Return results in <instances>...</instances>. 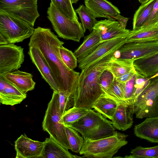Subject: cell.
Listing matches in <instances>:
<instances>
[{
    "label": "cell",
    "instance_id": "obj_1",
    "mask_svg": "<svg viewBox=\"0 0 158 158\" xmlns=\"http://www.w3.org/2000/svg\"><path fill=\"white\" fill-rule=\"evenodd\" d=\"M64 44L50 29L38 27L35 29L28 45L40 49L51 69L59 92L70 98L80 73L69 69L63 61L59 48Z\"/></svg>",
    "mask_w": 158,
    "mask_h": 158
},
{
    "label": "cell",
    "instance_id": "obj_2",
    "mask_svg": "<svg viewBox=\"0 0 158 158\" xmlns=\"http://www.w3.org/2000/svg\"><path fill=\"white\" fill-rule=\"evenodd\" d=\"M114 52L105 56L81 70L70 99L73 106L92 109L94 103L104 94L100 85V77L108 68L110 58Z\"/></svg>",
    "mask_w": 158,
    "mask_h": 158
},
{
    "label": "cell",
    "instance_id": "obj_3",
    "mask_svg": "<svg viewBox=\"0 0 158 158\" xmlns=\"http://www.w3.org/2000/svg\"><path fill=\"white\" fill-rule=\"evenodd\" d=\"M69 126L77 130L84 139L94 140L110 136L115 131L110 121L92 109H89L85 115Z\"/></svg>",
    "mask_w": 158,
    "mask_h": 158
},
{
    "label": "cell",
    "instance_id": "obj_4",
    "mask_svg": "<svg viewBox=\"0 0 158 158\" xmlns=\"http://www.w3.org/2000/svg\"><path fill=\"white\" fill-rule=\"evenodd\" d=\"M128 135L115 131L109 136L97 140L84 139L79 152L84 157L112 158L122 147L127 143Z\"/></svg>",
    "mask_w": 158,
    "mask_h": 158
},
{
    "label": "cell",
    "instance_id": "obj_5",
    "mask_svg": "<svg viewBox=\"0 0 158 158\" xmlns=\"http://www.w3.org/2000/svg\"><path fill=\"white\" fill-rule=\"evenodd\" d=\"M62 116L60 110L58 93L53 91L42 123L43 129L49 134L50 136L65 148L70 149L65 126L62 121Z\"/></svg>",
    "mask_w": 158,
    "mask_h": 158
},
{
    "label": "cell",
    "instance_id": "obj_6",
    "mask_svg": "<svg viewBox=\"0 0 158 158\" xmlns=\"http://www.w3.org/2000/svg\"><path fill=\"white\" fill-rule=\"evenodd\" d=\"M149 78L147 86L132 102L136 118L158 117V75Z\"/></svg>",
    "mask_w": 158,
    "mask_h": 158
},
{
    "label": "cell",
    "instance_id": "obj_7",
    "mask_svg": "<svg viewBox=\"0 0 158 158\" xmlns=\"http://www.w3.org/2000/svg\"><path fill=\"white\" fill-rule=\"evenodd\" d=\"M48 18L58 37L79 42L84 36L81 24L74 22L60 12L51 2L48 8Z\"/></svg>",
    "mask_w": 158,
    "mask_h": 158
},
{
    "label": "cell",
    "instance_id": "obj_8",
    "mask_svg": "<svg viewBox=\"0 0 158 158\" xmlns=\"http://www.w3.org/2000/svg\"><path fill=\"white\" fill-rule=\"evenodd\" d=\"M33 26L13 15L0 11V35L9 43L22 42L33 34Z\"/></svg>",
    "mask_w": 158,
    "mask_h": 158
},
{
    "label": "cell",
    "instance_id": "obj_9",
    "mask_svg": "<svg viewBox=\"0 0 158 158\" xmlns=\"http://www.w3.org/2000/svg\"><path fill=\"white\" fill-rule=\"evenodd\" d=\"M38 0H0V11L13 15L34 26L40 15Z\"/></svg>",
    "mask_w": 158,
    "mask_h": 158
},
{
    "label": "cell",
    "instance_id": "obj_10",
    "mask_svg": "<svg viewBox=\"0 0 158 158\" xmlns=\"http://www.w3.org/2000/svg\"><path fill=\"white\" fill-rule=\"evenodd\" d=\"M23 48L14 44L0 45V76L18 70L24 61Z\"/></svg>",
    "mask_w": 158,
    "mask_h": 158
},
{
    "label": "cell",
    "instance_id": "obj_11",
    "mask_svg": "<svg viewBox=\"0 0 158 158\" xmlns=\"http://www.w3.org/2000/svg\"><path fill=\"white\" fill-rule=\"evenodd\" d=\"M85 4L95 18H105L118 21L121 27L126 29L128 18L121 15L118 8L107 0H85Z\"/></svg>",
    "mask_w": 158,
    "mask_h": 158
},
{
    "label": "cell",
    "instance_id": "obj_12",
    "mask_svg": "<svg viewBox=\"0 0 158 158\" xmlns=\"http://www.w3.org/2000/svg\"><path fill=\"white\" fill-rule=\"evenodd\" d=\"M158 52V41L126 43L116 51L118 58L134 60Z\"/></svg>",
    "mask_w": 158,
    "mask_h": 158
},
{
    "label": "cell",
    "instance_id": "obj_13",
    "mask_svg": "<svg viewBox=\"0 0 158 158\" xmlns=\"http://www.w3.org/2000/svg\"><path fill=\"white\" fill-rule=\"evenodd\" d=\"M126 38H116L102 42L91 54L78 61L79 69H85L105 56L115 52L126 43Z\"/></svg>",
    "mask_w": 158,
    "mask_h": 158
},
{
    "label": "cell",
    "instance_id": "obj_14",
    "mask_svg": "<svg viewBox=\"0 0 158 158\" xmlns=\"http://www.w3.org/2000/svg\"><path fill=\"white\" fill-rule=\"evenodd\" d=\"M15 143L16 158H41L44 142L32 139L24 133L17 139Z\"/></svg>",
    "mask_w": 158,
    "mask_h": 158
},
{
    "label": "cell",
    "instance_id": "obj_15",
    "mask_svg": "<svg viewBox=\"0 0 158 158\" xmlns=\"http://www.w3.org/2000/svg\"><path fill=\"white\" fill-rule=\"evenodd\" d=\"M28 54L43 78L51 88L53 91L59 92L57 84L51 69L40 49L34 46L29 47Z\"/></svg>",
    "mask_w": 158,
    "mask_h": 158
},
{
    "label": "cell",
    "instance_id": "obj_16",
    "mask_svg": "<svg viewBox=\"0 0 158 158\" xmlns=\"http://www.w3.org/2000/svg\"><path fill=\"white\" fill-rule=\"evenodd\" d=\"M99 34L102 42L116 38H126L131 30L123 28L118 21L105 19L98 21L93 30Z\"/></svg>",
    "mask_w": 158,
    "mask_h": 158
},
{
    "label": "cell",
    "instance_id": "obj_17",
    "mask_svg": "<svg viewBox=\"0 0 158 158\" xmlns=\"http://www.w3.org/2000/svg\"><path fill=\"white\" fill-rule=\"evenodd\" d=\"M27 97L25 94L0 77V102L3 105L13 106L21 103Z\"/></svg>",
    "mask_w": 158,
    "mask_h": 158
},
{
    "label": "cell",
    "instance_id": "obj_18",
    "mask_svg": "<svg viewBox=\"0 0 158 158\" xmlns=\"http://www.w3.org/2000/svg\"><path fill=\"white\" fill-rule=\"evenodd\" d=\"M134 114L132 104H119L111 123L115 128L123 131L126 130L133 125Z\"/></svg>",
    "mask_w": 158,
    "mask_h": 158
},
{
    "label": "cell",
    "instance_id": "obj_19",
    "mask_svg": "<svg viewBox=\"0 0 158 158\" xmlns=\"http://www.w3.org/2000/svg\"><path fill=\"white\" fill-rule=\"evenodd\" d=\"M1 77L25 94L34 89L35 86V82L30 73L17 70Z\"/></svg>",
    "mask_w": 158,
    "mask_h": 158
},
{
    "label": "cell",
    "instance_id": "obj_20",
    "mask_svg": "<svg viewBox=\"0 0 158 158\" xmlns=\"http://www.w3.org/2000/svg\"><path fill=\"white\" fill-rule=\"evenodd\" d=\"M134 131L138 137L158 143V117L146 118L142 123L135 126Z\"/></svg>",
    "mask_w": 158,
    "mask_h": 158
},
{
    "label": "cell",
    "instance_id": "obj_21",
    "mask_svg": "<svg viewBox=\"0 0 158 158\" xmlns=\"http://www.w3.org/2000/svg\"><path fill=\"white\" fill-rule=\"evenodd\" d=\"M134 67L142 77L150 78L158 73V52L134 60Z\"/></svg>",
    "mask_w": 158,
    "mask_h": 158
},
{
    "label": "cell",
    "instance_id": "obj_22",
    "mask_svg": "<svg viewBox=\"0 0 158 158\" xmlns=\"http://www.w3.org/2000/svg\"><path fill=\"white\" fill-rule=\"evenodd\" d=\"M126 43L158 41V22L136 30H132L126 38Z\"/></svg>",
    "mask_w": 158,
    "mask_h": 158
},
{
    "label": "cell",
    "instance_id": "obj_23",
    "mask_svg": "<svg viewBox=\"0 0 158 158\" xmlns=\"http://www.w3.org/2000/svg\"><path fill=\"white\" fill-rule=\"evenodd\" d=\"M102 42L99 34L94 29L89 35L84 37L82 43L73 52L78 61L91 54Z\"/></svg>",
    "mask_w": 158,
    "mask_h": 158
},
{
    "label": "cell",
    "instance_id": "obj_24",
    "mask_svg": "<svg viewBox=\"0 0 158 158\" xmlns=\"http://www.w3.org/2000/svg\"><path fill=\"white\" fill-rule=\"evenodd\" d=\"M41 158H74L65 148L52 137L46 138Z\"/></svg>",
    "mask_w": 158,
    "mask_h": 158
},
{
    "label": "cell",
    "instance_id": "obj_25",
    "mask_svg": "<svg viewBox=\"0 0 158 158\" xmlns=\"http://www.w3.org/2000/svg\"><path fill=\"white\" fill-rule=\"evenodd\" d=\"M119 104L114 99L103 94L94 103L92 108L105 118L111 120Z\"/></svg>",
    "mask_w": 158,
    "mask_h": 158
},
{
    "label": "cell",
    "instance_id": "obj_26",
    "mask_svg": "<svg viewBox=\"0 0 158 158\" xmlns=\"http://www.w3.org/2000/svg\"><path fill=\"white\" fill-rule=\"evenodd\" d=\"M113 55L110 58L108 69L115 78H118L135 68L133 64L134 60L117 58Z\"/></svg>",
    "mask_w": 158,
    "mask_h": 158
},
{
    "label": "cell",
    "instance_id": "obj_27",
    "mask_svg": "<svg viewBox=\"0 0 158 158\" xmlns=\"http://www.w3.org/2000/svg\"><path fill=\"white\" fill-rule=\"evenodd\" d=\"M156 0H150L142 4L135 11L133 20V30L141 28L145 24Z\"/></svg>",
    "mask_w": 158,
    "mask_h": 158
},
{
    "label": "cell",
    "instance_id": "obj_28",
    "mask_svg": "<svg viewBox=\"0 0 158 158\" xmlns=\"http://www.w3.org/2000/svg\"><path fill=\"white\" fill-rule=\"evenodd\" d=\"M125 83L118 81L114 77L109 88L103 92L106 95L114 99L119 104H130L125 97Z\"/></svg>",
    "mask_w": 158,
    "mask_h": 158
},
{
    "label": "cell",
    "instance_id": "obj_29",
    "mask_svg": "<svg viewBox=\"0 0 158 158\" xmlns=\"http://www.w3.org/2000/svg\"><path fill=\"white\" fill-rule=\"evenodd\" d=\"M75 10L80 17L84 32L87 29L92 32L94 26L98 22L96 18L83 5H80Z\"/></svg>",
    "mask_w": 158,
    "mask_h": 158
},
{
    "label": "cell",
    "instance_id": "obj_30",
    "mask_svg": "<svg viewBox=\"0 0 158 158\" xmlns=\"http://www.w3.org/2000/svg\"><path fill=\"white\" fill-rule=\"evenodd\" d=\"M89 109L73 106L66 111L62 114L61 119L64 126H69L77 121L88 111Z\"/></svg>",
    "mask_w": 158,
    "mask_h": 158
},
{
    "label": "cell",
    "instance_id": "obj_31",
    "mask_svg": "<svg viewBox=\"0 0 158 158\" xmlns=\"http://www.w3.org/2000/svg\"><path fill=\"white\" fill-rule=\"evenodd\" d=\"M68 140L73 152L78 153L81 150L84 143V138L80 136L75 129L67 126H64Z\"/></svg>",
    "mask_w": 158,
    "mask_h": 158
},
{
    "label": "cell",
    "instance_id": "obj_32",
    "mask_svg": "<svg viewBox=\"0 0 158 158\" xmlns=\"http://www.w3.org/2000/svg\"><path fill=\"white\" fill-rule=\"evenodd\" d=\"M51 0V2L63 14L74 22H79L71 0Z\"/></svg>",
    "mask_w": 158,
    "mask_h": 158
},
{
    "label": "cell",
    "instance_id": "obj_33",
    "mask_svg": "<svg viewBox=\"0 0 158 158\" xmlns=\"http://www.w3.org/2000/svg\"><path fill=\"white\" fill-rule=\"evenodd\" d=\"M131 154L125 156L127 158H158V145L149 148H144L141 146L131 149Z\"/></svg>",
    "mask_w": 158,
    "mask_h": 158
},
{
    "label": "cell",
    "instance_id": "obj_34",
    "mask_svg": "<svg viewBox=\"0 0 158 158\" xmlns=\"http://www.w3.org/2000/svg\"><path fill=\"white\" fill-rule=\"evenodd\" d=\"M60 56L65 64L70 69L73 70L77 66V59L74 53L61 45L59 48Z\"/></svg>",
    "mask_w": 158,
    "mask_h": 158
},
{
    "label": "cell",
    "instance_id": "obj_35",
    "mask_svg": "<svg viewBox=\"0 0 158 158\" xmlns=\"http://www.w3.org/2000/svg\"><path fill=\"white\" fill-rule=\"evenodd\" d=\"M139 76L137 72L125 83L124 95L126 100L132 104L133 97L135 89L136 81Z\"/></svg>",
    "mask_w": 158,
    "mask_h": 158
},
{
    "label": "cell",
    "instance_id": "obj_36",
    "mask_svg": "<svg viewBox=\"0 0 158 158\" xmlns=\"http://www.w3.org/2000/svg\"><path fill=\"white\" fill-rule=\"evenodd\" d=\"M114 77L108 68L105 70L100 77V83L102 91L107 90L113 82Z\"/></svg>",
    "mask_w": 158,
    "mask_h": 158
},
{
    "label": "cell",
    "instance_id": "obj_37",
    "mask_svg": "<svg viewBox=\"0 0 158 158\" xmlns=\"http://www.w3.org/2000/svg\"><path fill=\"white\" fill-rule=\"evenodd\" d=\"M58 93L60 110L62 115L66 111L71 107L69 98L61 92Z\"/></svg>",
    "mask_w": 158,
    "mask_h": 158
},
{
    "label": "cell",
    "instance_id": "obj_38",
    "mask_svg": "<svg viewBox=\"0 0 158 158\" xmlns=\"http://www.w3.org/2000/svg\"><path fill=\"white\" fill-rule=\"evenodd\" d=\"M158 22V0L155 3L148 19L144 25L142 27L147 26Z\"/></svg>",
    "mask_w": 158,
    "mask_h": 158
},
{
    "label": "cell",
    "instance_id": "obj_39",
    "mask_svg": "<svg viewBox=\"0 0 158 158\" xmlns=\"http://www.w3.org/2000/svg\"><path fill=\"white\" fill-rule=\"evenodd\" d=\"M137 72L134 68L128 73L125 74L118 78H116L119 82H125L131 78Z\"/></svg>",
    "mask_w": 158,
    "mask_h": 158
},
{
    "label": "cell",
    "instance_id": "obj_40",
    "mask_svg": "<svg viewBox=\"0 0 158 158\" xmlns=\"http://www.w3.org/2000/svg\"><path fill=\"white\" fill-rule=\"evenodd\" d=\"M9 44L8 42L2 36L0 35V45L6 44Z\"/></svg>",
    "mask_w": 158,
    "mask_h": 158
},
{
    "label": "cell",
    "instance_id": "obj_41",
    "mask_svg": "<svg viewBox=\"0 0 158 158\" xmlns=\"http://www.w3.org/2000/svg\"><path fill=\"white\" fill-rule=\"evenodd\" d=\"M150 0H138L139 2L141 4L146 3Z\"/></svg>",
    "mask_w": 158,
    "mask_h": 158
},
{
    "label": "cell",
    "instance_id": "obj_42",
    "mask_svg": "<svg viewBox=\"0 0 158 158\" xmlns=\"http://www.w3.org/2000/svg\"><path fill=\"white\" fill-rule=\"evenodd\" d=\"M72 3H76L79 0H71Z\"/></svg>",
    "mask_w": 158,
    "mask_h": 158
}]
</instances>
